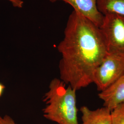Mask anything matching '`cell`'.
<instances>
[{
  "mask_svg": "<svg viewBox=\"0 0 124 124\" xmlns=\"http://www.w3.org/2000/svg\"><path fill=\"white\" fill-rule=\"evenodd\" d=\"M57 48L60 79L76 91L93 83L95 71L108 53L99 27L75 10Z\"/></svg>",
  "mask_w": 124,
  "mask_h": 124,
  "instance_id": "obj_1",
  "label": "cell"
},
{
  "mask_svg": "<svg viewBox=\"0 0 124 124\" xmlns=\"http://www.w3.org/2000/svg\"><path fill=\"white\" fill-rule=\"evenodd\" d=\"M66 85L58 78L50 82L43 97L46 104L43 109V116L58 124H79L76 91Z\"/></svg>",
  "mask_w": 124,
  "mask_h": 124,
  "instance_id": "obj_2",
  "label": "cell"
},
{
  "mask_svg": "<svg viewBox=\"0 0 124 124\" xmlns=\"http://www.w3.org/2000/svg\"><path fill=\"white\" fill-rule=\"evenodd\" d=\"M99 28L108 53L124 54V15L116 13L103 14Z\"/></svg>",
  "mask_w": 124,
  "mask_h": 124,
  "instance_id": "obj_3",
  "label": "cell"
},
{
  "mask_svg": "<svg viewBox=\"0 0 124 124\" xmlns=\"http://www.w3.org/2000/svg\"><path fill=\"white\" fill-rule=\"evenodd\" d=\"M124 75V54L107 53L95 71L93 83L100 92Z\"/></svg>",
  "mask_w": 124,
  "mask_h": 124,
  "instance_id": "obj_4",
  "label": "cell"
},
{
  "mask_svg": "<svg viewBox=\"0 0 124 124\" xmlns=\"http://www.w3.org/2000/svg\"><path fill=\"white\" fill-rule=\"evenodd\" d=\"M51 2L62 1L71 6L73 10L88 18L98 27L102 23L103 15L98 8V0H48Z\"/></svg>",
  "mask_w": 124,
  "mask_h": 124,
  "instance_id": "obj_5",
  "label": "cell"
},
{
  "mask_svg": "<svg viewBox=\"0 0 124 124\" xmlns=\"http://www.w3.org/2000/svg\"><path fill=\"white\" fill-rule=\"evenodd\" d=\"M98 96L103 101V106L111 111L124 103V75L106 89L100 92Z\"/></svg>",
  "mask_w": 124,
  "mask_h": 124,
  "instance_id": "obj_6",
  "label": "cell"
},
{
  "mask_svg": "<svg viewBox=\"0 0 124 124\" xmlns=\"http://www.w3.org/2000/svg\"><path fill=\"white\" fill-rule=\"evenodd\" d=\"M81 113L80 124H112L111 111L103 106L95 110L83 106L80 108Z\"/></svg>",
  "mask_w": 124,
  "mask_h": 124,
  "instance_id": "obj_7",
  "label": "cell"
},
{
  "mask_svg": "<svg viewBox=\"0 0 124 124\" xmlns=\"http://www.w3.org/2000/svg\"><path fill=\"white\" fill-rule=\"evenodd\" d=\"M97 6L102 15L116 13L124 15V0H98Z\"/></svg>",
  "mask_w": 124,
  "mask_h": 124,
  "instance_id": "obj_8",
  "label": "cell"
},
{
  "mask_svg": "<svg viewBox=\"0 0 124 124\" xmlns=\"http://www.w3.org/2000/svg\"><path fill=\"white\" fill-rule=\"evenodd\" d=\"M112 124H124V103L111 111Z\"/></svg>",
  "mask_w": 124,
  "mask_h": 124,
  "instance_id": "obj_9",
  "label": "cell"
},
{
  "mask_svg": "<svg viewBox=\"0 0 124 124\" xmlns=\"http://www.w3.org/2000/svg\"><path fill=\"white\" fill-rule=\"evenodd\" d=\"M0 124H18L13 119L8 115H5L3 116L0 115Z\"/></svg>",
  "mask_w": 124,
  "mask_h": 124,
  "instance_id": "obj_10",
  "label": "cell"
},
{
  "mask_svg": "<svg viewBox=\"0 0 124 124\" xmlns=\"http://www.w3.org/2000/svg\"><path fill=\"white\" fill-rule=\"evenodd\" d=\"M9 1L15 8H21L23 4V1L22 0H8Z\"/></svg>",
  "mask_w": 124,
  "mask_h": 124,
  "instance_id": "obj_11",
  "label": "cell"
},
{
  "mask_svg": "<svg viewBox=\"0 0 124 124\" xmlns=\"http://www.w3.org/2000/svg\"><path fill=\"white\" fill-rule=\"evenodd\" d=\"M5 88L6 87L4 85L0 82V97L2 95Z\"/></svg>",
  "mask_w": 124,
  "mask_h": 124,
  "instance_id": "obj_12",
  "label": "cell"
}]
</instances>
